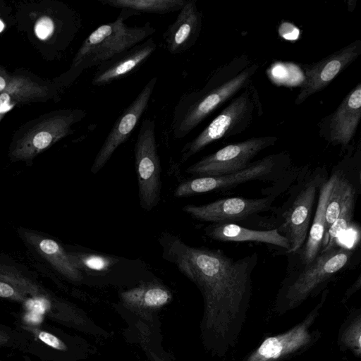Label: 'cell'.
Returning <instances> with one entry per match:
<instances>
[{
    "label": "cell",
    "mask_w": 361,
    "mask_h": 361,
    "mask_svg": "<svg viewBox=\"0 0 361 361\" xmlns=\"http://www.w3.org/2000/svg\"><path fill=\"white\" fill-rule=\"evenodd\" d=\"M167 240L163 243L164 257L202 295L204 343L214 355L224 357L235 348L244 326L258 255L235 259L221 250L188 245L176 237Z\"/></svg>",
    "instance_id": "6da1fadb"
},
{
    "label": "cell",
    "mask_w": 361,
    "mask_h": 361,
    "mask_svg": "<svg viewBox=\"0 0 361 361\" xmlns=\"http://www.w3.org/2000/svg\"><path fill=\"white\" fill-rule=\"evenodd\" d=\"M355 259V250L338 244L322 250L310 264L287 267L276 293L273 310L279 315L295 310L308 298L322 293Z\"/></svg>",
    "instance_id": "7a4b0ae2"
},
{
    "label": "cell",
    "mask_w": 361,
    "mask_h": 361,
    "mask_svg": "<svg viewBox=\"0 0 361 361\" xmlns=\"http://www.w3.org/2000/svg\"><path fill=\"white\" fill-rule=\"evenodd\" d=\"M257 68L258 65L253 63L233 75L231 67L221 68L202 88L182 95L173 111V136L176 139L187 136L213 111L247 87Z\"/></svg>",
    "instance_id": "3957f363"
},
{
    "label": "cell",
    "mask_w": 361,
    "mask_h": 361,
    "mask_svg": "<svg viewBox=\"0 0 361 361\" xmlns=\"http://www.w3.org/2000/svg\"><path fill=\"white\" fill-rule=\"evenodd\" d=\"M328 178L324 166L300 167L288 188V198L280 207H273L269 229H277L287 239L290 245L287 254L296 252L304 245L320 188Z\"/></svg>",
    "instance_id": "277c9868"
},
{
    "label": "cell",
    "mask_w": 361,
    "mask_h": 361,
    "mask_svg": "<svg viewBox=\"0 0 361 361\" xmlns=\"http://www.w3.org/2000/svg\"><path fill=\"white\" fill-rule=\"evenodd\" d=\"M138 15L140 13L129 9H121L115 20L103 24L93 30L84 39L73 59L70 72L73 78L85 70L97 67L152 35L156 28L149 22L142 26L126 24L127 19Z\"/></svg>",
    "instance_id": "5b68a950"
},
{
    "label": "cell",
    "mask_w": 361,
    "mask_h": 361,
    "mask_svg": "<svg viewBox=\"0 0 361 361\" xmlns=\"http://www.w3.org/2000/svg\"><path fill=\"white\" fill-rule=\"evenodd\" d=\"M293 168L288 152L270 154L252 162L246 169L233 173L218 176H199L183 182L176 188L174 196L183 197L211 191L227 190L255 180L274 183L286 176Z\"/></svg>",
    "instance_id": "8992f818"
},
{
    "label": "cell",
    "mask_w": 361,
    "mask_h": 361,
    "mask_svg": "<svg viewBox=\"0 0 361 361\" xmlns=\"http://www.w3.org/2000/svg\"><path fill=\"white\" fill-rule=\"evenodd\" d=\"M329 293H322L318 303L299 323L288 330L265 337L240 361H286L300 355L314 345L321 338L318 329L312 326L319 317Z\"/></svg>",
    "instance_id": "52a82bcc"
},
{
    "label": "cell",
    "mask_w": 361,
    "mask_h": 361,
    "mask_svg": "<svg viewBox=\"0 0 361 361\" xmlns=\"http://www.w3.org/2000/svg\"><path fill=\"white\" fill-rule=\"evenodd\" d=\"M194 139L184 145L181 150V162H185L212 142L238 135L248 127L253 118L257 101L251 88L247 86Z\"/></svg>",
    "instance_id": "ba28073f"
},
{
    "label": "cell",
    "mask_w": 361,
    "mask_h": 361,
    "mask_svg": "<svg viewBox=\"0 0 361 361\" xmlns=\"http://www.w3.org/2000/svg\"><path fill=\"white\" fill-rule=\"evenodd\" d=\"M155 129L154 119H144L134 147L140 203L148 212L157 207L161 199V162Z\"/></svg>",
    "instance_id": "9c48e42d"
},
{
    "label": "cell",
    "mask_w": 361,
    "mask_h": 361,
    "mask_svg": "<svg viewBox=\"0 0 361 361\" xmlns=\"http://www.w3.org/2000/svg\"><path fill=\"white\" fill-rule=\"evenodd\" d=\"M276 136L252 137L228 145L202 157L190 166L186 172L199 176H218L233 173L246 169L262 150L274 145Z\"/></svg>",
    "instance_id": "30bf717a"
},
{
    "label": "cell",
    "mask_w": 361,
    "mask_h": 361,
    "mask_svg": "<svg viewBox=\"0 0 361 361\" xmlns=\"http://www.w3.org/2000/svg\"><path fill=\"white\" fill-rule=\"evenodd\" d=\"M277 197L274 195L257 198L228 197L202 205L187 204L183 210L200 221L211 224H238L257 216L259 213L271 211L272 204Z\"/></svg>",
    "instance_id": "8fae6325"
},
{
    "label": "cell",
    "mask_w": 361,
    "mask_h": 361,
    "mask_svg": "<svg viewBox=\"0 0 361 361\" xmlns=\"http://www.w3.org/2000/svg\"><path fill=\"white\" fill-rule=\"evenodd\" d=\"M87 112L68 109L43 120L29 130L16 145L11 155L16 159H30L72 133V126L82 121Z\"/></svg>",
    "instance_id": "7c38bea8"
},
{
    "label": "cell",
    "mask_w": 361,
    "mask_h": 361,
    "mask_svg": "<svg viewBox=\"0 0 361 361\" xmlns=\"http://www.w3.org/2000/svg\"><path fill=\"white\" fill-rule=\"evenodd\" d=\"M157 80V76L152 77L116 119L94 158L91 167L93 174L105 166L116 150L131 135L147 109Z\"/></svg>",
    "instance_id": "4fadbf2b"
},
{
    "label": "cell",
    "mask_w": 361,
    "mask_h": 361,
    "mask_svg": "<svg viewBox=\"0 0 361 361\" xmlns=\"http://www.w3.org/2000/svg\"><path fill=\"white\" fill-rule=\"evenodd\" d=\"M361 54V40H356L322 60L304 66L305 78L295 103L298 105L322 90Z\"/></svg>",
    "instance_id": "5bb4252c"
},
{
    "label": "cell",
    "mask_w": 361,
    "mask_h": 361,
    "mask_svg": "<svg viewBox=\"0 0 361 361\" xmlns=\"http://www.w3.org/2000/svg\"><path fill=\"white\" fill-rule=\"evenodd\" d=\"M361 118V83L345 97L333 114L325 118L320 134L332 145H340L342 150L350 149Z\"/></svg>",
    "instance_id": "9a60e30c"
},
{
    "label": "cell",
    "mask_w": 361,
    "mask_h": 361,
    "mask_svg": "<svg viewBox=\"0 0 361 361\" xmlns=\"http://www.w3.org/2000/svg\"><path fill=\"white\" fill-rule=\"evenodd\" d=\"M360 147L356 151L349 149L346 156L332 168L330 176L332 185L326 208L325 232L338 216L340 209L349 194L361 190ZM324 232V233H325Z\"/></svg>",
    "instance_id": "2e32d148"
},
{
    "label": "cell",
    "mask_w": 361,
    "mask_h": 361,
    "mask_svg": "<svg viewBox=\"0 0 361 361\" xmlns=\"http://www.w3.org/2000/svg\"><path fill=\"white\" fill-rule=\"evenodd\" d=\"M153 37L121 52L97 67L92 79L93 86L101 87L118 80L140 68L156 51Z\"/></svg>",
    "instance_id": "e0dca14e"
},
{
    "label": "cell",
    "mask_w": 361,
    "mask_h": 361,
    "mask_svg": "<svg viewBox=\"0 0 361 361\" xmlns=\"http://www.w3.org/2000/svg\"><path fill=\"white\" fill-rule=\"evenodd\" d=\"M202 13L196 0H187L176 20L163 34L165 46L171 54L185 52L196 43L202 30Z\"/></svg>",
    "instance_id": "ac0fdd59"
},
{
    "label": "cell",
    "mask_w": 361,
    "mask_h": 361,
    "mask_svg": "<svg viewBox=\"0 0 361 361\" xmlns=\"http://www.w3.org/2000/svg\"><path fill=\"white\" fill-rule=\"evenodd\" d=\"M332 185V179H328L320 188L314 216L311 223L307 239L302 247L295 253L288 254V267L306 265L312 262L319 255L325 232L326 208L328 197Z\"/></svg>",
    "instance_id": "d6986e66"
},
{
    "label": "cell",
    "mask_w": 361,
    "mask_h": 361,
    "mask_svg": "<svg viewBox=\"0 0 361 361\" xmlns=\"http://www.w3.org/2000/svg\"><path fill=\"white\" fill-rule=\"evenodd\" d=\"M206 235L220 242H255L279 247L288 252L290 245L287 239L277 229H251L233 223L211 224L204 229Z\"/></svg>",
    "instance_id": "ffe728a7"
},
{
    "label": "cell",
    "mask_w": 361,
    "mask_h": 361,
    "mask_svg": "<svg viewBox=\"0 0 361 361\" xmlns=\"http://www.w3.org/2000/svg\"><path fill=\"white\" fill-rule=\"evenodd\" d=\"M24 235L26 240L60 274L73 281L82 279L68 252L59 243L32 232H25Z\"/></svg>",
    "instance_id": "44dd1931"
},
{
    "label": "cell",
    "mask_w": 361,
    "mask_h": 361,
    "mask_svg": "<svg viewBox=\"0 0 361 361\" xmlns=\"http://www.w3.org/2000/svg\"><path fill=\"white\" fill-rule=\"evenodd\" d=\"M41 288L16 269L0 264V297L23 302L42 295Z\"/></svg>",
    "instance_id": "7402d4cb"
},
{
    "label": "cell",
    "mask_w": 361,
    "mask_h": 361,
    "mask_svg": "<svg viewBox=\"0 0 361 361\" xmlns=\"http://www.w3.org/2000/svg\"><path fill=\"white\" fill-rule=\"evenodd\" d=\"M47 93L46 86L24 76H13L6 88L0 92V114H4L20 102L44 97Z\"/></svg>",
    "instance_id": "603a6c76"
},
{
    "label": "cell",
    "mask_w": 361,
    "mask_h": 361,
    "mask_svg": "<svg viewBox=\"0 0 361 361\" xmlns=\"http://www.w3.org/2000/svg\"><path fill=\"white\" fill-rule=\"evenodd\" d=\"M123 302L128 306L141 310H156L169 303L171 292L156 283H147L121 293Z\"/></svg>",
    "instance_id": "cb8c5ba5"
},
{
    "label": "cell",
    "mask_w": 361,
    "mask_h": 361,
    "mask_svg": "<svg viewBox=\"0 0 361 361\" xmlns=\"http://www.w3.org/2000/svg\"><path fill=\"white\" fill-rule=\"evenodd\" d=\"M112 8L129 9L139 13L166 14L179 11L187 0H98Z\"/></svg>",
    "instance_id": "d4e9b609"
},
{
    "label": "cell",
    "mask_w": 361,
    "mask_h": 361,
    "mask_svg": "<svg viewBox=\"0 0 361 361\" xmlns=\"http://www.w3.org/2000/svg\"><path fill=\"white\" fill-rule=\"evenodd\" d=\"M360 193L361 190H354L346 197L340 209L338 216L324 233L321 251L329 249L338 244L337 239L350 226L352 222L357 200Z\"/></svg>",
    "instance_id": "484cf974"
},
{
    "label": "cell",
    "mask_w": 361,
    "mask_h": 361,
    "mask_svg": "<svg viewBox=\"0 0 361 361\" xmlns=\"http://www.w3.org/2000/svg\"><path fill=\"white\" fill-rule=\"evenodd\" d=\"M338 345L343 350L361 357V310L354 309L347 316L338 331Z\"/></svg>",
    "instance_id": "4316f807"
},
{
    "label": "cell",
    "mask_w": 361,
    "mask_h": 361,
    "mask_svg": "<svg viewBox=\"0 0 361 361\" xmlns=\"http://www.w3.org/2000/svg\"><path fill=\"white\" fill-rule=\"evenodd\" d=\"M74 266L80 271L104 272L110 269L117 262L114 257L85 252H68Z\"/></svg>",
    "instance_id": "83f0119b"
},
{
    "label": "cell",
    "mask_w": 361,
    "mask_h": 361,
    "mask_svg": "<svg viewBox=\"0 0 361 361\" xmlns=\"http://www.w3.org/2000/svg\"><path fill=\"white\" fill-rule=\"evenodd\" d=\"M56 30V23L52 18L44 16L38 18L35 25V35L42 40L49 39Z\"/></svg>",
    "instance_id": "f1b7e54d"
},
{
    "label": "cell",
    "mask_w": 361,
    "mask_h": 361,
    "mask_svg": "<svg viewBox=\"0 0 361 361\" xmlns=\"http://www.w3.org/2000/svg\"><path fill=\"white\" fill-rule=\"evenodd\" d=\"M30 331L34 332L41 341L51 348L59 350H66L65 343L55 335L39 329L31 328Z\"/></svg>",
    "instance_id": "f546056e"
},
{
    "label": "cell",
    "mask_w": 361,
    "mask_h": 361,
    "mask_svg": "<svg viewBox=\"0 0 361 361\" xmlns=\"http://www.w3.org/2000/svg\"><path fill=\"white\" fill-rule=\"evenodd\" d=\"M361 288V274H359L356 281L346 290L343 297L342 298L341 302L345 303L347 300L353 295L355 292L359 290Z\"/></svg>",
    "instance_id": "4dcf8cb0"
},
{
    "label": "cell",
    "mask_w": 361,
    "mask_h": 361,
    "mask_svg": "<svg viewBox=\"0 0 361 361\" xmlns=\"http://www.w3.org/2000/svg\"><path fill=\"white\" fill-rule=\"evenodd\" d=\"M12 77L4 68L0 67V92L6 88Z\"/></svg>",
    "instance_id": "1f68e13d"
},
{
    "label": "cell",
    "mask_w": 361,
    "mask_h": 361,
    "mask_svg": "<svg viewBox=\"0 0 361 361\" xmlns=\"http://www.w3.org/2000/svg\"><path fill=\"white\" fill-rule=\"evenodd\" d=\"M11 338L7 332L0 329V345H6L9 343Z\"/></svg>",
    "instance_id": "d6a6232c"
},
{
    "label": "cell",
    "mask_w": 361,
    "mask_h": 361,
    "mask_svg": "<svg viewBox=\"0 0 361 361\" xmlns=\"http://www.w3.org/2000/svg\"><path fill=\"white\" fill-rule=\"evenodd\" d=\"M4 24L3 21L0 19V32L4 30Z\"/></svg>",
    "instance_id": "836d02e7"
},
{
    "label": "cell",
    "mask_w": 361,
    "mask_h": 361,
    "mask_svg": "<svg viewBox=\"0 0 361 361\" xmlns=\"http://www.w3.org/2000/svg\"><path fill=\"white\" fill-rule=\"evenodd\" d=\"M4 114H0V121H1V119L3 118Z\"/></svg>",
    "instance_id": "e575fe53"
}]
</instances>
